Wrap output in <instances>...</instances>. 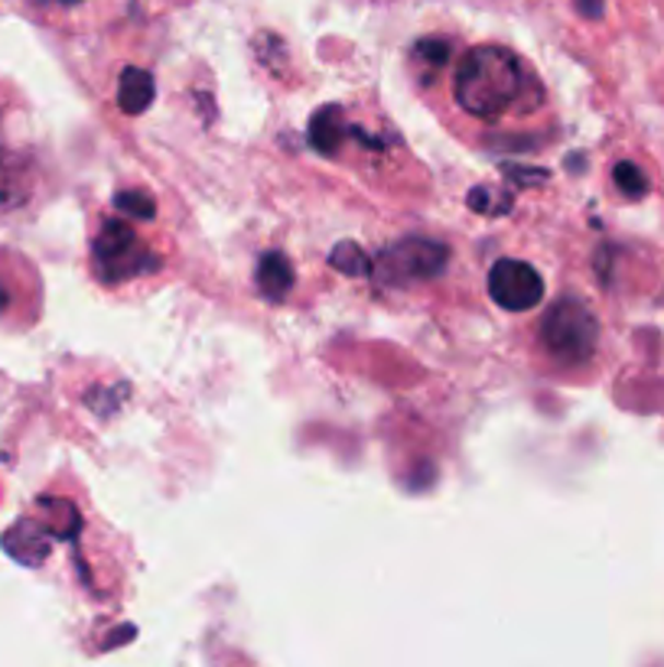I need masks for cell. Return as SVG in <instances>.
<instances>
[{"mask_svg":"<svg viewBox=\"0 0 664 667\" xmlns=\"http://www.w3.org/2000/svg\"><path fill=\"white\" fill-rule=\"evenodd\" d=\"M329 261H333V267H336L339 273H346V277H365V273L375 270L372 258H369L356 242H342V245H336L333 255H329Z\"/></svg>","mask_w":664,"mask_h":667,"instance_id":"10","label":"cell"},{"mask_svg":"<svg viewBox=\"0 0 664 667\" xmlns=\"http://www.w3.org/2000/svg\"><path fill=\"white\" fill-rule=\"evenodd\" d=\"M580 13L590 16V20H599L603 16V0H576Z\"/></svg>","mask_w":664,"mask_h":667,"instance_id":"14","label":"cell"},{"mask_svg":"<svg viewBox=\"0 0 664 667\" xmlns=\"http://www.w3.org/2000/svg\"><path fill=\"white\" fill-rule=\"evenodd\" d=\"M153 92H156V89H153V75L131 66V69H125L121 79H118V108H121L125 115L137 118V115H143V112L153 105Z\"/></svg>","mask_w":664,"mask_h":667,"instance_id":"7","label":"cell"},{"mask_svg":"<svg viewBox=\"0 0 664 667\" xmlns=\"http://www.w3.org/2000/svg\"><path fill=\"white\" fill-rule=\"evenodd\" d=\"M413 56L417 59H427L430 66H443L446 59H450V43L446 39H420L417 46H413Z\"/></svg>","mask_w":664,"mask_h":667,"instance_id":"13","label":"cell"},{"mask_svg":"<svg viewBox=\"0 0 664 667\" xmlns=\"http://www.w3.org/2000/svg\"><path fill=\"white\" fill-rule=\"evenodd\" d=\"M3 550H7L10 557H16L20 563L36 566V563L46 560L49 543H46V534L39 531L33 522H20V525H13L10 531L3 534Z\"/></svg>","mask_w":664,"mask_h":667,"instance_id":"6","label":"cell"},{"mask_svg":"<svg viewBox=\"0 0 664 667\" xmlns=\"http://www.w3.org/2000/svg\"><path fill=\"white\" fill-rule=\"evenodd\" d=\"M49 3H62V7H72V3H82V0H49Z\"/></svg>","mask_w":664,"mask_h":667,"instance_id":"16","label":"cell"},{"mask_svg":"<svg viewBox=\"0 0 664 667\" xmlns=\"http://www.w3.org/2000/svg\"><path fill=\"white\" fill-rule=\"evenodd\" d=\"M293 265L280 251H267L258 261V286L267 300H283L293 286Z\"/></svg>","mask_w":664,"mask_h":667,"instance_id":"8","label":"cell"},{"mask_svg":"<svg viewBox=\"0 0 664 667\" xmlns=\"http://www.w3.org/2000/svg\"><path fill=\"white\" fill-rule=\"evenodd\" d=\"M346 133H349V125L342 121L339 108H323V112H316V118H313V125H310V143H313L323 156H333V153H339Z\"/></svg>","mask_w":664,"mask_h":667,"instance_id":"9","label":"cell"},{"mask_svg":"<svg viewBox=\"0 0 664 667\" xmlns=\"http://www.w3.org/2000/svg\"><path fill=\"white\" fill-rule=\"evenodd\" d=\"M446 255H450V251H446L443 245H436V242L407 238V242L395 245V248L382 258L378 277H382L385 283H395V286H400V283H417V280H433V277L443 273Z\"/></svg>","mask_w":664,"mask_h":667,"instance_id":"4","label":"cell"},{"mask_svg":"<svg viewBox=\"0 0 664 667\" xmlns=\"http://www.w3.org/2000/svg\"><path fill=\"white\" fill-rule=\"evenodd\" d=\"M489 296L509 313H528L544 300V280L525 261H499L489 270Z\"/></svg>","mask_w":664,"mask_h":667,"instance_id":"5","label":"cell"},{"mask_svg":"<svg viewBox=\"0 0 664 667\" xmlns=\"http://www.w3.org/2000/svg\"><path fill=\"white\" fill-rule=\"evenodd\" d=\"M92 261H95V273L105 283H118V280H131L137 273L153 270L156 261L150 258V251L140 245L137 232L128 222H105V229L95 238L92 248Z\"/></svg>","mask_w":664,"mask_h":667,"instance_id":"3","label":"cell"},{"mask_svg":"<svg viewBox=\"0 0 664 667\" xmlns=\"http://www.w3.org/2000/svg\"><path fill=\"white\" fill-rule=\"evenodd\" d=\"M616 186H619V192L626 196V199H642L645 192H649V179H645V173L636 166V163H619L616 166Z\"/></svg>","mask_w":664,"mask_h":667,"instance_id":"11","label":"cell"},{"mask_svg":"<svg viewBox=\"0 0 664 667\" xmlns=\"http://www.w3.org/2000/svg\"><path fill=\"white\" fill-rule=\"evenodd\" d=\"M540 342L560 365H583L599 342V319L580 296H560L540 319Z\"/></svg>","mask_w":664,"mask_h":667,"instance_id":"2","label":"cell"},{"mask_svg":"<svg viewBox=\"0 0 664 667\" xmlns=\"http://www.w3.org/2000/svg\"><path fill=\"white\" fill-rule=\"evenodd\" d=\"M525 85L522 59L505 46H473L456 69V102L466 115L492 121L515 108Z\"/></svg>","mask_w":664,"mask_h":667,"instance_id":"1","label":"cell"},{"mask_svg":"<svg viewBox=\"0 0 664 667\" xmlns=\"http://www.w3.org/2000/svg\"><path fill=\"white\" fill-rule=\"evenodd\" d=\"M115 206H118V212H121V215H131V219H137V222H147V219H153V212H156L153 199H150L147 192H140V189L118 192Z\"/></svg>","mask_w":664,"mask_h":667,"instance_id":"12","label":"cell"},{"mask_svg":"<svg viewBox=\"0 0 664 667\" xmlns=\"http://www.w3.org/2000/svg\"><path fill=\"white\" fill-rule=\"evenodd\" d=\"M7 300H10V296H7V290H0V313H3V306H7Z\"/></svg>","mask_w":664,"mask_h":667,"instance_id":"15","label":"cell"}]
</instances>
